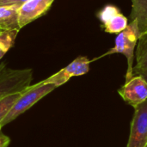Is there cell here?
Listing matches in <instances>:
<instances>
[{"mask_svg":"<svg viewBox=\"0 0 147 147\" xmlns=\"http://www.w3.org/2000/svg\"><path fill=\"white\" fill-rule=\"evenodd\" d=\"M141 37L136 20L131 21L127 28L120 33L115 39V45L100 58L114 53H122L127 60V69L126 74V81L134 77V50Z\"/></svg>","mask_w":147,"mask_h":147,"instance_id":"obj_1","label":"cell"},{"mask_svg":"<svg viewBox=\"0 0 147 147\" xmlns=\"http://www.w3.org/2000/svg\"><path fill=\"white\" fill-rule=\"evenodd\" d=\"M57 87L54 84L46 83L45 80L26 88L22 92L20 97L17 99L8 115L3 121L1 124V128L8 123L16 120L19 115H22L28 109L34 106L38 101H40L41 98L52 92Z\"/></svg>","mask_w":147,"mask_h":147,"instance_id":"obj_2","label":"cell"},{"mask_svg":"<svg viewBox=\"0 0 147 147\" xmlns=\"http://www.w3.org/2000/svg\"><path fill=\"white\" fill-rule=\"evenodd\" d=\"M33 79L32 69L14 70L4 63L0 64V100L3 97L22 92L30 86Z\"/></svg>","mask_w":147,"mask_h":147,"instance_id":"obj_3","label":"cell"},{"mask_svg":"<svg viewBox=\"0 0 147 147\" xmlns=\"http://www.w3.org/2000/svg\"><path fill=\"white\" fill-rule=\"evenodd\" d=\"M147 146V100L134 109L131 122L130 136L127 147H146Z\"/></svg>","mask_w":147,"mask_h":147,"instance_id":"obj_4","label":"cell"},{"mask_svg":"<svg viewBox=\"0 0 147 147\" xmlns=\"http://www.w3.org/2000/svg\"><path fill=\"white\" fill-rule=\"evenodd\" d=\"M122 99L136 109L147 100V81L141 76H134L118 90Z\"/></svg>","mask_w":147,"mask_h":147,"instance_id":"obj_5","label":"cell"},{"mask_svg":"<svg viewBox=\"0 0 147 147\" xmlns=\"http://www.w3.org/2000/svg\"><path fill=\"white\" fill-rule=\"evenodd\" d=\"M90 60L84 56H79L75 59L67 66L61 69L55 74L45 79L46 83L53 84L56 87H59L65 84L71 78L86 74L90 70Z\"/></svg>","mask_w":147,"mask_h":147,"instance_id":"obj_6","label":"cell"},{"mask_svg":"<svg viewBox=\"0 0 147 147\" xmlns=\"http://www.w3.org/2000/svg\"><path fill=\"white\" fill-rule=\"evenodd\" d=\"M54 0H28L18 9L20 28L44 16L51 8Z\"/></svg>","mask_w":147,"mask_h":147,"instance_id":"obj_7","label":"cell"},{"mask_svg":"<svg viewBox=\"0 0 147 147\" xmlns=\"http://www.w3.org/2000/svg\"><path fill=\"white\" fill-rule=\"evenodd\" d=\"M97 16L105 32L109 34H120L128 26L127 18L114 5L105 6L98 12Z\"/></svg>","mask_w":147,"mask_h":147,"instance_id":"obj_8","label":"cell"},{"mask_svg":"<svg viewBox=\"0 0 147 147\" xmlns=\"http://www.w3.org/2000/svg\"><path fill=\"white\" fill-rule=\"evenodd\" d=\"M18 9L16 5L0 6V31L21 29L18 22Z\"/></svg>","mask_w":147,"mask_h":147,"instance_id":"obj_9","label":"cell"},{"mask_svg":"<svg viewBox=\"0 0 147 147\" xmlns=\"http://www.w3.org/2000/svg\"><path fill=\"white\" fill-rule=\"evenodd\" d=\"M131 20L138 22V27L141 36L147 32V0H131ZM141 38V37H140Z\"/></svg>","mask_w":147,"mask_h":147,"instance_id":"obj_10","label":"cell"},{"mask_svg":"<svg viewBox=\"0 0 147 147\" xmlns=\"http://www.w3.org/2000/svg\"><path fill=\"white\" fill-rule=\"evenodd\" d=\"M136 64L134 66V76L147 72V32L140 39L135 53Z\"/></svg>","mask_w":147,"mask_h":147,"instance_id":"obj_11","label":"cell"},{"mask_svg":"<svg viewBox=\"0 0 147 147\" xmlns=\"http://www.w3.org/2000/svg\"><path fill=\"white\" fill-rule=\"evenodd\" d=\"M19 30L0 31V59L13 47Z\"/></svg>","mask_w":147,"mask_h":147,"instance_id":"obj_12","label":"cell"},{"mask_svg":"<svg viewBox=\"0 0 147 147\" xmlns=\"http://www.w3.org/2000/svg\"><path fill=\"white\" fill-rule=\"evenodd\" d=\"M22 92L9 95L0 100V129H1V124L3 122V121L8 115V114L9 113V111L12 109V107L14 106V104L16 103L17 99L20 97Z\"/></svg>","mask_w":147,"mask_h":147,"instance_id":"obj_13","label":"cell"},{"mask_svg":"<svg viewBox=\"0 0 147 147\" xmlns=\"http://www.w3.org/2000/svg\"><path fill=\"white\" fill-rule=\"evenodd\" d=\"M9 143H10L9 138L4 134H3L0 129V147H8Z\"/></svg>","mask_w":147,"mask_h":147,"instance_id":"obj_14","label":"cell"},{"mask_svg":"<svg viewBox=\"0 0 147 147\" xmlns=\"http://www.w3.org/2000/svg\"><path fill=\"white\" fill-rule=\"evenodd\" d=\"M28 0H7L5 2H3L0 6H7V5H16L18 7H20L22 4H23L25 2H27Z\"/></svg>","mask_w":147,"mask_h":147,"instance_id":"obj_15","label":"cell"},{"mask_svg":"<svg viewBox=\"0 0 147 147\" xmlns=\"http://www.w3.org/2000/svg\"><path fill=\"white\" fill-rule=\"evenodd\" d=\"M141 76H142V77H143V78H145V79L147 81V72L144 73V74H142Z\"/></svg>","mask_w":147,"mask_h":147,"instance_id":"obj_16","label":"cell"},{"mask_svg":"<svg viewBox=\"0 0 147 147\" xmlns=\"http://www.w3.org/2000/svg\"><path fill=\"white\" fill-rule=\"evenodd\" d=\"M5 1H7V0H0V5H1L3 2H5Z\"/></svg>","mask_w":147,"mask_h":147,"instance_id":"obj_17","label":"cell"},{"mask_svg":"<svg viewBox=\"0 0 147 147\" xmlns=\"http://www.w3.org/2000/svg\"><path fill=\"white\" fill-rule=\"evenodd\" d=\"M146 147H147V146H146Z\"/></svg>","mask_w":147,"mask_h":147,"instance_id":"obj_18","label":"cell"}]
</instances>
